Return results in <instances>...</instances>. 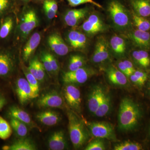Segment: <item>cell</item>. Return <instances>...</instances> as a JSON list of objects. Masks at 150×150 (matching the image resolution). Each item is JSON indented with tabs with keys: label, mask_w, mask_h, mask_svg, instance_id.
Segmentation results:
<instances>
[{
	"label": "cell",
	"mask_w": 150,
	"mask_h": 150,
	"mask_svg": "<svg viewBox=\"0 0 150 150\" xmlns=\"http://www.w3.org/2000/svg\"><path fill=\"white\" fill-rule=\"evenodd\" d=\"M141 116L142 111L137 103L129 98H124L119 105V129L123 131L134 130L139 124Z\"/></svg>",
	"instance_id": "1"
},
{
	"label": "cell",
	"mask_w": 150,
	"mask_h": 150,
	"mask_svg": "<svg viewBox=\"0 0 150 150\" xmlns=\"http://www.w3.org/2000/svg\"><path fill=\"white\" fill-rule=\"evenodd\" d=\"M106 8L110 20L115 28L120 30H131L132 24L131 11L123 0H108Z\"/></svg>",
	"instance_id": "2"
},
{
	"label": "cell",
	"mask_w": 150,
	"mask_h": 150,
	"mask_svg": "<svg viewBox=\"0 0 150 150\" xmlns=\"http://www.w3.org/2000/svg\"><path fill=\"white\" fill-rule=\"evenodd\" d=\"M68 129L71 142L75 149H79L87 142L90 133L85 123L72 110L67 111Z\"/></svg>",
	"instance_id": "3"
},
{
	"label": "cell",
	"mask_w": 150,
	"mask_h": 150,
	"mask_svg": "<svg viewBox=\"0 0 150 150\" xmlns=\"http://www.w3.org/2000/svg\"><path fill=\"white\" fill-rule=\"evenodd\" d=\"M90 134L96 138L116 141L117 138L112 124L104 121L86 122Z\"/></svg>",
	"instance_id": "4"
},
{
	"label": "cell",
	"mask_w": 150,
	"mask_h": 150,
	"mask_svg": "<svg viewBox=\"0 0 150 150\" xmlns=\"http://www.w3.org/2000/svg\"><path fill=\"white\" fill-rule=\"evenodd\" d=\"M38 25L39 20L35 10L30 7L26 9L18 28L19 33L22 38L27 37Z\"/></svg>",
	"instance_id": "5"
},
{
	"label": "cell",
	"mask_w": 150,
	"mask_h": 150,
	"mask_svg": "<svg viewBox=\"0 0 150 150\" xmlns=\"http://www.w3.org/2000/svg\"><path fill=\"white\" fill-rule=\"evenodd\" d=\"M95 74L96 71L93 69L84 67L76 71L64 73L62 79L65 84H81L84 83Z\"/></svg>",
	"instance_id": "6"
},
{
	"label": "cell",
	"mask_w": 150,
	"mask_h": 150,
	"mask_svg": "<svg viewBox=\"0 0 150 150\" xmlns=\"http://www.w3.org/2000/svg\"><path fill=\"white\" fill-rule=\"evenodd\" d=\"M36 103L39 108H63L65 106L64 98L55 90L43 94L38 99Z\"/></svg>",
	"instance_id": "7"
},
{
	"label": "cell",
	"mask_w": 150,
	"mask_h": 150,
	"mask_svg": "<svg viewBox=\"0 0 150 150\" xmlns=\"http://www.w3.org/2000/svg\"><path fill=\"white\" fill-rule=\"evenodd\" d=\"M64 99L74 111L80 113L81 110V97L80 91L74 84H66L64 88Z\"/></svg>",
	"instance_id": "8"
},
{
	"label": "cell",
	"mask_w": 150,
	"mask_h": 150,
	"mask_svg": "<svg viewBox=\"0 0 150 150\" xmlns=\"http://www.w3.org/2000/svg\"><path fill=\"white\" fill-rule=\"evenodd\" d=\"M16 66L15 58L8 50H0V78L8 79L13 75Z\"/></svg>",
	"instance_id": "9"
},
{
	"label": "cell",
	"mask_w": 150,
	"mask_h": 150,
	"mask_svg": "<svg viewBox=\"0 0 150 150\" xmlns=\"http://www.w3.org/2000/svg\"><path fill=\"white\" fill-rule=\"evenodd\" d=\"M81 28L86 34L90 36H93L104 32L107 29L102 18L98 15L94 13L88 17Z\"/></svg>",
	"instance_id": "10"
},
{
	"label": "cell",
	"mask_w": 150,
	"mask_h": 150,
	"mask_svg": "<svg viewBox=\"0 0 150 150\" xmlns=\"http://www.w3.org/2000/svg\"><path fill=\"white\" fill-rule=\"evenodd\" d=\"M109 44L103 36L98 38L94 51L92 56V61L95 64H100L106 62L110 57Z\"/></svg>",
	"instance_id": "11"
},
{
	"label": "cell",
	"mask_w": 150,
	"mask_h": 150,
	"mask_svg": "<svg viewBox=\"0 0 150 150\" xmlns=\"http://www.w3.org/2000/svg\"><path fill=\"white\" fill-rule=\"evenodd\" d=\"M126 36L133 44L140 49L147 51L150 49V33L135 29L130 30Z\"/></svg>",
	"instance_id": "12"
},
{
	"label": "cell",
	"mask_w": 150,
	"mask_h": 150,
	"mask_svg": "<svg viewBox=\"0 0 150 150\" xmlns=\"http://www.w3.org/2000/svg\"><path fill=\"white\" fill-rule=\"evenodd\" d=\"M16 91L20 103L26 104L30 100L33 99L32 90L26 79L19 78L15 83Z\"/></svg>",
	"instance_id": "13"
},
{
	"label": "cell",
	"mask_w": 150,
	"mask_h": 150,
	"mask_svg": "<svg viewBox=\"0 0 150 150\" xmlns=\"http://www.w3.org/2000/svg\"><path fill=\"white\" fill-rule=\"evenodd\" d=\"M47 41L51 51L58 56H66L70 51L69 46L61 35L57 33H54L49 35Z\"/></svg>",
	"instance_id": "14"
},
{
	"label": "cell",
	"mask_w": 150,
	"mask_h": 150,
	"mask_svg": "<svg viewBox=\"0 0 150 150\" xmlns=\"http://www.w3.org/2000/svg\"><path fill=\"white\" fill-rule=\"evenodd\" d=\"M8 115L10 118H15L25 123L29 128L37 129L41 131L40 127H38L37 124L33 121L29 114L18 106L12 105L9 108Z\"/></svg>",
	"instance_id": "15"
},
{
	"label": "cell",
	"mask_w": 150,
	"mask_h": 150,
	"mask_svg": "<svg viewBox=\"0 0 150 150\" xmlns=\"http://www.w3.org/2000/svg\"><path fill=\"white\" fill-rule=\"evenodd\" d=\"M90 8L86 7L84 8L73 9L67 11L64 16L66 25L71 27L76 26L89 13Z\"/></svg>",
	"instance_id": "16"
},
{
	"label": "cell",
	"mask_w": 150,
	"mask_h": 150,
	"mask_svg": "<svg viewBox=\"0 0 150 150\" xmlns=\"http://www.w3.org/2000/svg\"><path fill=\"white\" fill-rule=\"evenodd\" d=\"M105 91L100 86L94 87L88 96V107L90 112L95 114L99 106Z\"/></svg>",
	"instance_id": "17"
},
{
	"label": "cell",
	"mask_w": 150,
	"mask_h": 150,
	"mask_svg": "<svg viewBox=\"0 0 150 150\" xmlns=\"http://www.w3.org/2000/svg\"><path fill=\"white\" fill-rule=\"evenodd\" d=\"M48 148L51 150H63L68 147L67 138L63 131H55L48 138Z\"/></svg>",
	"instance_id": "18"
},
{
	"label": "cell",
	"mask_w": 150,
	"mask_h": 150,
	"mask_svg": "<svg viewBox=\"0 0 150 150\" xmlns=\"http://www.w3.org/2000/svg\"><path fill=\"white\" fill-rule=\"evenodd\" d=\"M131 10L139 16L150 18V0H126Z\"/></svg>",
	"instance_id": "19"
},
{
	"label": "cell",
	"mask_w": 150,
	"mask_h": 150,
	"mask_svg": "<svg viewBox=\"0 0 150 150\" xmlns=\"http://www.w3.org/2000/svg\"><path fill=\"white\" fill-rule=\"evenodd\" d=\"M41 40L40 33L35 32L30 38L24 46L23 51V57L24 62H27L34 54Z\"/></svg>",
	"instance_id": "20"
},
{
	"label": "cell",
	"mask_w": 150,
	"mask_h": 150,
	"mask_svg": "<svg viewBox=\"0 0 150 150\" xmlns=\"http://www.w3.org/2000/svg\"><path fill=\"white\" fill-rule=\"evenodd\" d=\"M36 119L43 125L54 126L60 122L61 116L59 112L52 110H45L38 112L36 115Z\"/></svg>",
	"instance_id": "21"
},
{
	"label": "cell",
	"mask_w": 150,
	"mask_h": 150,
	"mask_svg": "<svg viewBox=\"0 0 150 150\" xmlns=\"http://www.w3.org/2000/svg\"><path fill=\"white\" fill-rule=\"evenodd\" d=\"M3 149L8 150H35L37 147L31 139L26 138H20L10 146H6Z\"/></svg>",
	"instance_id": "22"
},
{
	"label": "cell",
	"mask_w": 150,
	"mask_h": 150,
	"mask_svg": "<svg viewBox=\"0 0 150 150\" xmlns=\"http://www.w3.org/2000/svg\"><path fill=\"white\" fill-rule=\"evenodd\" d=\"M107 77L113 84L123 86L128 83L127 76L118 69L114 67H110L106 71Z\"/></svg>",
	"instance_id": "23"
},
{
	"label": "cell",
	"mask_w": 150,
	"mask_h": 150,
	"mask_svg": "<svg viewBox=\"0 0 150 150\" xmlns=\"http://www.w3.org/2000/svg\"><path fill=\"white\" fill-rule=\"evenodd\" d=\"M109 44L110 49L116 56L121 57L126 54L127 44L123 38L118 35H112Z\"/></svg>",
	"instance_id": "24"
},
{
	"label": "cell",
	"mask_w": 150,
	"mask_h": 150,
	"mask_svg": "<svg viewBox=\"0 0 150 150\" xmlns=\"http://www.w3.org/2000/svg\"><path fill=\"white\" fill-rule=\"evenodd\" d=\"M28 68L30 73L38 81L42 82L44 80L46 70L42 63L38 60L37 57H34L30 60Z\"/></svg>",
	"instance_id": "25"
},
{
	"label": "cell",
	"mask_w": 150,
	"mask_h": 150,
	"mask_svg": "<svg viewBox=\"0 0 150 150\" xmlns=\"http://www.w3.org/2000/svg\"><path fill=\"white\" fill-rule=\"evenodd\" d=\"M14 27L13 17L8 15L4 17L0 22V39L5 40L9 37Z\"/></svg>",
	"instance_id": "26"
},
{
	"label": "cell",
	"mask_w": 150,
	"mask_h": 150,
	"mask_svg": "<svg viewBox=\"0 0 150 150\" xmlns=\"http://www.w3.org/2000/svg\"><path fill=\"white\" fill-rule=\"evenodd\" d=\"M131 55L134 61L141 67L146 69L150 66V57L147 51L134 50Z\"/></svg>",
	"instance_id": "27"
},
{
	"label": "cell",
	"mask_w": 150,
	"mask_h": 150,
	"mask_svg": "<svg viewBox=\"0 0 150 150\" xmlns=\"http://www.w3.org/2000/svg\"><path fill=\"white\" fill-rule=\"evenodd\" d=\"M111 107V97L110 94L105 91L102 100L94 115L98 117L106 116L110 112Z\"/></svg>",
	"instance_id": "28"
},
{
	"label": "cell",
	"mask_w": 150,
	"mask_h": 150,
	"mask_svg": "<svg viewBox=\"0 0 150 150\" xmlns=\"http://www.w3.org/2000/svg\"><path fill=\"white\" fill-rule=\"evenodd\" d=\"M22 69H23L25 78L28 81L31 90H32L33 96V98H36L39 96V86L38 81L30 73L28 69V67H26L24 65H22Z\"/></svg>",
	"instance_id": "29"
},
{
	"label": "cell",
	"mask_w": 150,
	"mask_h": 150,
	"mask_svg": "<svg viewBox=\"0 0 150 150\" xmlns=\"http://www.w3.org/2000/svg\"><path fill=\"white\" fill-rule=\"evenodd\" d=\"M132 23L136 28V29L142 31L150 30V20L148 18L139 16L131 10Z\"/></svg>",
	"instance_id": "30"
},
{
	"label": "cell",
	"mask_w": 150,
	"mask_h": 150,
	"mask_svg": "<svg viewBox=\"0 0 150 150\" xmlns=\"http://www.w3.org/2000/svg\"><path fill=\"white\" fill-rule=\"evenodd\" d=\"M10 118V124L17 136L19 138L26 137L28 133V126L17 119Z\"/></svg>",
	"instance_id": "31"
},
{
	"label": "cell",
	"mask_w": 150,
	"mask_h": 150,
	"mask_svg": "<svg viewBox=\"0 0 150 150\" xmlns=\"http://www.w3.org/2000/svg\"><path fill=\"white\" fill-rule=\"evenodd\" d=\"M86 62V58L80 55H74L71 56L69 62V71H74L84 67Z\"/></svg>",
	"instance_id": "32"
},
{
	"label": "cell",
	"mask_w": 150,
	"mask_h": 150,
	"mask_svg": "<svg viewBox=\"0 0 150 150\" xmlns=\"http://www.w3.org/2000/svg\"><path fill=\"white\" fill-rule=\"evenodd\" d=\"M12 134V129L10 124L0 116V139L4 140L8 139Z\"/></svg>",
	"instance_id": "33"
},
{
	"label": "cell",
	"mask_w": 150,
	"mask_h": 150,
	"mask_svg": "<svg viewBox=\"0 0 150 150\" xmlns=\"http://www.w3.org/2000/svg\"><path fill=\"white\" fill-rule=\"evenodd\" d=\"M141 144L137 142L126 141L117 144L114 147L115 150H140L142 149Z\"/></svg>",
	"instance_id": "34"
},
{
	"label": "cell",
	"mask_w": 150,
	"mask_h": 150,
	"mask_svg": "<svg viewBox=\"0 0 150 150\" xmlns=\"http://www.w3.org/2000/svg\"><path fill=\"white\" fill-rule=\"evenodd\" d=\"M90 142L86 147L85 150H104L106 149L104 142L101 139L96 138Z\"/></svg>",
	"instance_id": "35"
},
{
	"label": "cell",
	"mask_w": 150,
	"mask_h": 150,
	"mask_svg": "<svg viewBox=\"0 0 150 150\" xmlns=\"http://www.w3.org/2000/svg\"><path fill=\"white\" fill-rule=\"evenodd\" d=\"M16 0H0V16H3L12 8Z\"/></svg>",
	"instance_id": "36"
},
{
	"label": "cell",
	"mask_w": 150,
	"mask_h": 150,
	"mask_svg": "<svg viewBox=\"0 0 150 150\" xmlns=\"http://www.w3.org/2000/svg\"><path fill=\"white\" fill-rule=\"evenodd\" d=\"M69 5L71 7H76L84 4H91L97 7L98 8H103V6L99 3L95 1L94 0H66Z\"/></svg>",
	"instance_id": "37"
},
{
	"label": "cell",
	"mask_w": 150,
	"mask_h": 150,
	"mask_svg": "<svg viewBox=\"0 0 150 150\" xmlns=\"http://www.w3.org/2000/svg\"><path fill=\"white\" fill-rule=\"evenodd\" d=\"M80 33V32L77 30H71L68 33V41L71 46L74 49H76Z\"/></svg>",
	"instance_id": "38"
},
{
	"label": "cell",
	"mask_w": 150,
	"mask_h": 150,
	"mask_svg": "<svg viewBox=\"0 0 150 150\" xmlns=\"http://www.w3.org/2000/svg\"><path fill=\"white\" fill-rule=\"evenodd\" d=\"M40 62L43 64L46 71L49 74H54L51 63L47 56L46 52H43L40 55Z\"/></svg>",
	"instance_id": "39"
},
{
	"label": "cell",
	"mask_w": 150,
	"mask_h": 150,
	"mask_svg": "<svg viewBox=\"0 0 150 150\" xmlns=\"http://www.w3.org/2000/svg\"><path fill=\"white\" fill-rule=\"evenodd\" d=\"M46 54H47L48 59L51 63L54 74L57 75L59 73V69H60V67H59L58 61L53 54L48 53V52H46Z\"/></svg>",
	"instance_id": "40"
},
{
	"label": "cell",
	"mask_w": 150,
	"mask_h": 150,
	"mask_svg": "<svg viewBox=\"0 0 150 150\" xmlns=\"http://www.w3.org/2000/svg\"><path fill=\"white\" fill-rule=\"evenodd\" d=\"M43 7L45 14L48 19H52L56 16L57 13L51 8L46 0L43 1Z\"/></svg>",
	"instance_id": "41"
},
{
	"label": "cell",
	"mask_w": 150,
	"mask_h": 150,
	"mask_svg": "<svg viewBox=\"0 0 150 150\" xmlns=\"http://www.w3.org/2000/svg\"><path fill=\"white\" fill-rule=\"evenodd\" d=\"M87 42V39L86 36L84 33L81 32L76 49H83L86 47Z\"/></svg>",
	"instance_id": "42"
},
{
	"label": "cell",
	"mask_w": 150,
	"mask_h": 150,
	"mask_svg": "<svg viewBox=\"0 0 150 150\" xmlns=\"http://www.w3.org/2000/svg\"><path fill=\"white\" fill-rule=\"evenodd\" d=\"M134 75L137 76L139 79H140L144 83H145V82L147 79V74L146 73L140 71V70H136L134 73Z\"/></svg>",
	"instance_id": "43"
},
{
	"label": "cell",
	"mask_w": 150,
	"mask_h": 150,
	"mask_svg": "<svg viewBox=\"0 0 150 150\" xmlns=\"http://www.w3.org/2000/svg\"><path fill=\"white\" fill-rule=\"evenodd\" d=\"M118 69L122 72L123 74L126 75L127 77H130L131 74L127 69V67H126L123 62H120L118 63Z\"/></svg>",
	"instance_id": "44"
},
{
	"label": "cell",
	"mask_w": 150,
	"mask_h": 150,
	"mask_svg": "<svg viewBox=\"0 0 150 150\" xmlns=\"http://www.w3.org/2000/svg\"><path fill=\"white\" fill-rule=\"evenodd\" d=\"M7 103V100L4 94L0 89V111Z\"/></svg>",
	"instance_id": "45"
},
{
	"label": "cell",
	"mask_w": 150,
	"mask_h": 150,
	"mask_svg": "<svg viewBox=\"0 0 150 150\" xmlns=\"http://www.w3.org/2000/svg\"><path fill=\"white\" fill-rule=\"evenodd\" d=\"M123 62L126 67H127V69L129 70L131 74H134L136 70H135L133 63L131 61L128 60H124V61H123Z\"/></svg>",
	"instance_id": "46"
},
{
	"label": "cell",
	"mask_w": 150,
	"mask_h": 150,
	"mask_svg": "<svg viewBox=\"0 0 150 150\" xmlns=\"http://www.w3.org/2000/svg\"><path fill=\"white\" fill-rule=\"evenodd\" d=\"M130 79H131V81L133 82L134 83L138 85L142 86L144 84L142 81L139 79L137 76L136 75H134V74H131L130 76Z\"/></svg>",
	"instance_id": "47"
},
{
	"label": "cell",
	"mask_w": 150,
	"mask_h": 150,
	"mask_svg": "<svg viewBox=\"0 0 150 150\" xmlns=\"http://www.w3.org/2000/svg\"><path fill=\"white\" fill-rule=\"evenodd\" d=\"M19 1H21L23 2L26 3L30 1V0H19Z\"/></svg>",
	"instance_id": "48"
},
{
	"label": "cell",
	"mask_w": 150,
	"mask_h": 150,
	"mask_svg": "<svg viewBox=\"0 0 150 150\" xmlns=\"http://www.w3.org/2000/svg\"><path fill=\"white\" fill-rule=\"evenodd\" d=\"M36 1H44V0H36Z\"/></svg>",
	"instance_id": "49"
},
{
	"label": "cell",
	"mask_w": 150,
	"mask_h": 150,
	"mask_svg": "<svg viewBox=\"0 0 150 150\" xmlns=\"http://www.w3.org/2000/svg\"><path fill=\"white\" fill-rule=\"evenodd\" d=\"M149 133H150V129Z\"/></svg>",
	"instance_id": "50"
}]
</instances>
